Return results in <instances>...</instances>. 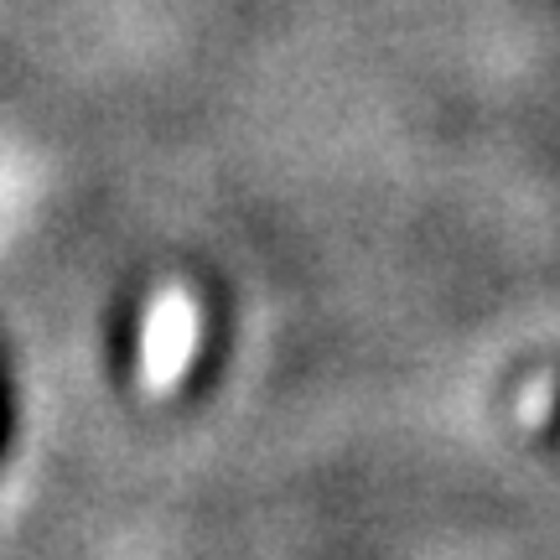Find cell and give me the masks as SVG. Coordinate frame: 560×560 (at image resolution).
<instances>
[{
  "label": "cell",
  "mask_w": 560,
  "mask_h": 560,
  "mask_svg": "<svg viewBox=\"0 0 560 560\" xmlns=\"http://www.w3.org/2000/svg\"><path fill=\"white\" fill-rule=\"evenodd\" d=\"M198 332H202V312L198 296L187 285H161L156 296L145 301V317H140V384L151 395H166L177 389L182 374L198 359Z\"/></svg>",
  "instance_id": "cell-1"
}]
</instances>
